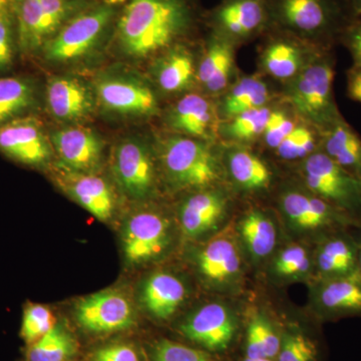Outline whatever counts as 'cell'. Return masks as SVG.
<instances>
[{
    "instance_id": "d4e9b609",
    "label": "cell",
    "mask_w": 361,
    "mask_h": 361,
    "mask_svg": "<svg viewBox=\"0 0 361 361\" xmlns=\"http://www.w3.org/2000/svg\"><path fill=\"white\" fill-rule=\"evenodd\" d=\"M198 65L193 52L186 45L178 44L163 52L154 66L157 85L166 94L186 92L196 82Z\"/></svg>"
},
{
    "instance_id": "277c9868",
    "label": "cell",
    "mask_w": 361,
    "mask_h": 361,
    "mask_svg": "<svg viewBox=\"0 0 361 361\" xmlns=\"http://www.w3.org/2000/svg\"><path fill=\"white\" fill-rule=\"evenodd\" d=\"M161 157L169 180L180 189H209L222 176L219 157L204 140L171 135L161 142Z\"/></svg>"
},
{
    "instance_id": "44dd1931",
    "label": "cell",
    "mask_w": 361,
    "mask_h": 361,
    "mask_svg": "<svg viewBox=\"0 0 361 361\" xmlns=\"http://www.w3.org/2000/svg\"><path fill=\"white\" fill-rule=\"evenodd\" d=\"M346 230L326 233L317 246L313 257L317 281L346 277L358 272L357 243Z\"/></svg>"
},
{
    "instance_id": "681fc988",
    "label": "cell",
    "mask_w": 361,
    "mask_h": 361,
    "mask_svg": "<svg viewBox=\"0 0 361 361\" xmlns=\"http://www.w3.org/2000/svg\"><path fill=\"white\" fill-rule=\"evenodd\" d=\"M241 361H276V360H269V358H249L243 356Z\"/></svg>"
},
{
    "instance_id": "4316f807",
    "label": "cell",
    "mask_w": 361,
    "mask_h": 361,
    "mask_svg": "<svg viewBox=\"0 0 361 361\" xmlns=\"http://www.w3.org/2000/svg\"><path fill=\"white\" fill-rule=\"evenodd\" d=\"M187 288L182 280L168 272H158L147 279L142 287V301L154 317H172L184 302Z\"/></svg>"
},
{
    "instance_id": "f546056e",
    "label": "cell",
    "mask_w": 361,
    "mask_h": 361,
    "mask_svg": "<svg viewBox=\"0 0 361 361\" xmlns=\"http://www.w3.org/2000/svg\"><path fill=\"white\" fill-rule=\"evenodd\" d=\"M226 167L233 182L245 191L267 189L272 182L273 173L267 163L244 147L228 149Z\"/></svg>"
},
{
    "instance_id": "ac0fdd59",
    "label": "cell",
    "mask_w": 361,
    "mask_h": 361,
    "mask_svg": "<svg viewBox=\"0 0 361 361\" xmlns=\"http://www.w3.org/2000/svg\"><path fill=\"white\" fill-rule=\"evenodd\" d=\"M49 139L63 167L71 172L92 174L101 165L104 142L94 130L66 128L52 133Z\"/></svg>"
},
{
    "instance_id": "4fadbf2b",
    "label": "cell",
    "mask_w": 361,
    "mask_h": 361,
    "mask_svg": "<svg viewBox=\"0 0 361 361\" xmlns=\"http://www.w3.org/2000/svg\"><path fill=\"white\" fill-rule=\"evenodd\" d=\"M113 168L118 185L132 198H147L155 191V164L149 147L142 140L129 137L118 142Z\"/></svg>"
},
{
    "instance_id": "30bf717a",
    "label": "cell",
    "mask_w": 361,
    "mask_h": 361,
    "mask_svg": "<svg viewBox=\"0 0 361 361\" xmlns=\"http://www.w3.org/2000/svg\"><path fill=\"white\" fill-rule=\"evenodd\" d=\"M280 210L292 227L300 231L329 233L361 226L350 217L306 189L286 190L280 195Z\"/></svg>"
},
{
    "instance_id": "4dcf8cb0",
    "label": "cell",
    "mask_w": 361,
    "mask_h": 361,
    "mask_svg": "<svg viewBox=\"0 0 361 361\" xmlns=\"http://www.w3.org/2000/svg\"><path fill=\"white\" fill-rule=\"evenodd\" d=\"M37 103V90L32 80L0 78V127L27 116Z\"/></svg>"
},
{
    "instance_id": "8fae6325",
    "label": "cell",
    "mask_w": 361,
    "mask_h": 361,
    "mask_svg": "<svg viewBox=\"0 0 361 361\" xmlns=\"http://www.w3.org/2000/svg\"><path fill=\"white\" fill-rule=\"evenodd\" d=\"M211 30L238 45L270 30L266 0H222L208 16Z\"/></svg>"
},
{
    "instance_id": "3957f363",
    "label": "cell",
    "mask_w": 361,
    "mask_h": 361,
    "mask_svg": "<svg viewBox=\"0 0 361 361\" xmlns=\"http://www.w3.org/2000/svg\"><path fill=\"white\" fill-rule=\"evenodd\" d=\"M336 61L322 49L303 71L285 84L284 101L301 122L324 133L343 118L334 97Z\"/></svg>"
},
{
    "instance_id": "f1b7e54d",
    "label": "cell",
    "mask_w": 361,
    "mask_h": 361,
    "mask_svg": "<svg viewBox=\"0 0 361 361\" xmlns=\"http://www.w3.org/2000/svg\"><path fill=\"white\" fill-rule=\"evenodd\" d=\"M320 149L337 165L361 179V137L344 118L323 133Z\"/></svg>"
},
{
    "instance_id": "d6a6232c",
    "label": "cell",
    "mask_w": 361,
    "mask_h": 361,
    "mask_svg": "<svg viewBox=\"0 0 361 361\" xmlns=\"http://www.w3.org/2000/svg\"><path fill=\"white\" fill-rule=\"evenodd\" d=\"M281 336L282 326L275 324L264 313H254L247 322L244 334L243 356L276 360Z\"/></svg>"
},
{
    "instance_id": "e575fe53",
    "label": "cell",
    "mask_w": 361,
    "mask_h": 361,
    "mask_svg": "<svg viewBox=\"0 0 361 361\" xmlns=\"http://www.w3.org/2000/svg\"><path fill=\"white\" fill-rule=\"evenodd\" d=\"M78 344L70 330L56 324L42 338L30 344L28 361H66L77 353Z\"/></svg>"
},
{
    "instance_id": "b9f144b4",
    "label": "cell",
    "mask_w": 361,
    "mask_h": 361,
    "mask_svg": "<svg viewBox=\"0 0 361 361\" xmlns=\"http://www.w3.org/2000/svg\"><path fill=\"white\" fill-rule=\"evenodd\" d=\"M297 118V116L293 118L289 115L288 111L272 108L264 133L261 137L266 147L275 151L285 137L298 125Z\"/></svg>"
},
{
    "instance_id": "d590c367",
    "label": "cell",
    "mask_w": 361,
    "mask_h": 361,
    "mask_svg": "<svg viewBox=\"0 0 361 361\" xmlns=\"http://www.w3.org/2000/svg\"><path fill=\"white\" fill-rule=\"evenodd\" d=\"M271 110L270 106H266L221 121L219 135L238 145L256 141L264 133Z\"/></svg>"
},
{
    "instance_id": "f6af8a7d",
    "label": "cell",
    "mask_w": 361,
    "mask_h": 361,
    "mask_svg": "<svg viewBox=\"0 0 361 361\" xmlns=\"http://www.w3.org/2000/svg\"><path fill=\"white\" fill-rule=\"evenodd\" d=\"M348 94L353 101L361 104V68L351 66L348 71Z\"/></svg>"
},
{
    "instance_id": "ffe728a7",
    "label": "cell",
    "mask_w": 361,
    "mask_h": 361,
    "mask_svg": "<svg viewBox=\"0 0 361 361\" xmlns=\"http://www.w3.org/2000/svg\"><path fill=\"white\" fill-rule=\"evenodd\" d=\"M316 313L320 319L336 320L349 316H361V275L316 282Z\"/></svg>"
},
{
    "instance_id": "5bb4252c",
    "label": "cell",
    "mask_w": 361,
    "mask_h": 361,
    "mask_svg": "<svg viewBox=\"0 0 361 361\" xmlns=\"http://www.w3.org/2000/svg\"><path fill=\"white\" fill-rule=\"evenodd\" d=\"M75 318L87 331L111 334L132 327L135 311L129 298L122 292L106 290L78 301Z\"/></svg>"
},
{
    "instance_id": "484cf974",
    "label": "cell",
    "mask_w": 361,
    "mask_h": 361,
    "mask_svg": "<svg viewBox=\"0 0 361 361\" xmlns=\"http://www.w3.org/2000/svg\"><path fill=\"white\" fill-rule=\"evenodd\" d=\"M221 96L218 113L221 121H226L243 111L270 106L273 94L260 75H252L239 78Z\"/></svg>"
},
{
    "instance_id": "f35d334b",
    "label": "cell",
    "mask_w": 361,
    "mask_h": 361,
    "mask_svg": "<svg viewBox=\"0 0 361 361\" xmlns=\"http://www.w3.org/2000/svg\"><path fill=\"white\" fill-rule=\"evenodd\" d=\"M54 325V315L47 306L27 304L23 310L21 337L30 345L42 338Z\"/></svg>"
},
{
    "instance_id": "6da1fadb",
    "label": "cell",
    "mask_w": 361,
    "mask_h": 361,
    "mask_svg": "<svg viewBox=\"0 0 361 361\" xmlns=\"http://www.w3.org/2000/svg\"><path fill=\"white\" fill-rule=\"evenodd\" d=\"M195 21L191 0H129L116 25V42L129 58H149L180 44Z\"/></svg>"
},
{
    "instance_id": "9c48e42d",
    "label": "cell",
    "mask_w": 361,
    "mask_h": 361,
    "mask_svg": "<svg viewBox=\"0 0 361 361\" xmlns=\"http://www.w3.org/2000/svg\"><path fill=\"white\" fill-rule=\"evenodd\" d=\"M185 338L196 344L197 348L219 356L228 353L238 339V318L224 304H206L188 316L180 325Z\"/></svg>"
},
{
    "instance_id": "60d3db41",
    "label": "cell",
    "mask_w": 361,
    "mask_h": 361,
    "mask_svg": "<svg viewBox=\"0 0 361 361\" xmlns=\"http://www.w3.org/2000/svg\"><path fill=\"white\" fill-rule=\"evenodd\" d=\"M18 49L13 6L0 13V73L13 68Z\"/></svg>"
},
{
    "instance_id": "ab89813d",
    "label": "cell",
    "mask_w": 361,
    "mask_h": 361,
    "mask_svg": "<svg viewBox=\"0 0 361 361\" xmlns=\"http://www.w3.org/2000/svg\"><path fill=\"white\" fill-rule=\"evenodd\" d=\"M152 361H220L217 355L168 339L157 342Z\"/></svg>"
},
{
    "instance_id": "836d02e7",
    "label": "cell",
    "mask_w": 361,
    "mask_h": 361,
    "mask_svg": "<svg viewBox=\"0 0 361 361\" xmlns=\"http://www.w3.org/2000/svg\"><path fill=\"white\" fill-rule=\"evenodd\" d=\"M276 361H322V345L314 334L302 325L287 323L282 326Z\"/></svg>"
},
{
    "instance_id": "9a60e30c",
    "label": "cell",
    "mask_w": 361,
    "mask_h": 361,
    "mask_svg": "<svg viewBox=\"0 0 361 361\" xmlns=\"http://www.w3.org/2000/svg\"><path fill=\"white\" fill-rule=\"evenodd\" d=\"M0 152L23 165L42 167L51 160L52 146L42 123L27 116L0 127Z\"/></svg>"
},
{
    "instance_id": "74e56055",
    "label": "cell",
    "mask_w": 361,
    "mask_h": 361,
    "mask_svg": "<svg viewBox=\"0 0 361 361\" xmlns=\"http://www.w3.org/2000/svg\"><path fill=\"white\" fill-rule=\"evenodd\" d=\"M314 271L313 257L305 247L292 244L279 252L273 261L272 272L281 280H300Z\"/></svg>"
},
{
    "instance_id": "603a6c76",
    "label": "cell",
    "mask_w": 361,
    "mask_h": 361,
    "mask_svg": "<svg viewBox=\"0 0 361 361\" xmlns=\"http://www.w3.org/2000/svg\"><path fill=\"white\" fill-rule=\"evenodd\" d=\"M228 206L229 200L220 190H201L191 195L180 209L183 233L190 238H196L210 231L225 217Z\"/></svg>"
},
{
    "instance_id": "7c38bea8",
    "label": "cell",
    "mask_w": 361,
    "mask_h": 361,
    "mask_svg": "<svg viewBox=\"0 0 361 361\" xmlns=\"http://www.w3.org/2000/svg\"><path fill=\"white\" fill-rule=\"evenodd\" d=\"M264 35L259 66L266 77L284 85L296 78L317 52L324 49L276 30H269Z\"/></svg>"
},
{
    "instance_id": "5b68a950",
    "label": "cell",
    "mask_w": 361,
    "mask_h": 361,
    "mask_svg": "<svg viewBox=\"0 0 361 361\" xmlns=\"http://www.w3.org/2000/svg\"><path fill=\"white\" fill-rule=\"evenodd\" d=\"M115 16L111 4L80 9L42 47L40 51L45 61L70 63L90 56L103 42Z\"/></svg>"
},
{
    "instance_id": "1f68e13d",
    "label": "cell",
    "mask_w": 361,
    "mask_h": 361,
    "mask_svg": "<svg viewBox=\"0 0 361 361\" xmlns=\"http://www.w3.org/2000/svg\"><path fill=\"white\" fill-rule=\"evenodd\" d=\"M238 229L244 247L256 262L267 258L276 247V226L262 211L247 213L240 221Z\"/></svg>"
},
{
    "instance_id": "e0dca14e",
    "label": "cell",
    "mask_w": 361,
    "mask_h": 361,
    "mask_svg": "<svg viewBox=\"0 0 361 361\" xmlns=\"http://www.w3.org/2000/svg\"><path fill=\"white\" fill-rule=\"evenodd\" d=\"M167 123L176 134L211 142L219 135L217 104L204 94H185L169 111Z\"/></svg>"
},
{
    "instance_id": "cb8c5ba5",
    "label": "cell",
    "mask_w": 361,
    "mask_h": 361,
    "mask_svg": "<svg viewBox=\"0 0 361 361\" xmlns=\"http://www.w3.org/2000/svg\"><path fill=\"white\" fill-rule=\"evenodd\" d=\"M202 276L216 286H227L241 275V258L236 243L229 237H218L207 244L197 257Z\"/></svg>"
},
{
    "instance_id": "2e32d148",
    "label": "cell",
    "mask_w": 361,
    "mask_h": 361,
    "mask_svg": "<svg viewBox=\"0 0 361 361\" xmlns=\"http://www.w3.org/2000/svg\"><path fill=\"white\" fill-rule=\"evenodd\" d=\"M170 240V225L163 216L156 212L137 213L123 230V252L130 262H147L161 255Z\"/></svg>"
},
{
    "instance_id": "8d00e7d4",
    "label": "cell",
    "mask_w": 361,
    "mask_h": 361,
    "mask_svg": "<svg viewBox=\"0 0 361 361\" xmlns=\"http://www.w3.org/2000/svg\"><path fill=\"white\" fill-rule=\"evenodd\" d=\"M322 135L312 126L299 123L277 147L275 154L284 161H303L320 149Z\"/></svg>"
},
{
    "instance_id": "7402d4cb",
    "label": "cell",
    "mask_w": 361,
    "mask_h": 361,
    "mask_svg": "<svg viewBox=\"0 0 361 361\" xmlns=\"http://www.w3.org/2000/svg\"><path fill=\"white\" fill-rule=\"evenodd\" d=\"M235 47L229 40L211 33L197 68L196 82L207 96L223 94L231 85L235 71Z\"/></svg>"
},
{
    "instance_id": "7a4b0ae2",
    "label": "cell",
    "mask_w": 361,
    "mask_h": 361,
    "mask_svg": "<svg viewBox=\"0 0 361 361\" xmlns=\"http://www.w3.org/2000/svg\"><path fill=\"white\" fill-rule=\"evenodd\" d=\"M270 30L288 33L319 49L341 42L355 16L348 0H266Z\"/></svg>"
},
{
    "instance_id": "bcb514c9",
    "label": "cell",
    "mask_w": 361,
    "mask_h": 361,
    "mask_svg": "<svg viewBox=\"0 0 361 361\" xmlns=\"http://www.w3.org/2000/svg\"><path fill=\"white\" fill-rule=\"evenodd\" d=\"M348 1L355 18L361 16V0H348Z\"/></svg>"
},
{
    "instance_id": "ba28073f",
    "label": "cell",
    "mask_w": 361,
    "mask_h": 361,
    "mask_svg": "<svg viewBox=\"0 0 361 361\" xmlns=\"http://www.w3.org/2000/svg\"><path fill=\"white\" fill-rule=\"evenodd\" d=\"M96 99L103 110L125 118H147L158 113L159 102L151 85L134 73L109 71L97 78Z\"/></svg>"
},
{
    "instance_id": "83f0119b",
    "label": "cell",
    "mask_w": 361,
    "mask_h": 361,
    "mask_svg": "<svg viewBox=\"0 0 361 361\" xmlns=\"http://www.w3.org/2000/svg\"><path fill=\"white\" fill-rule=\"evenodd\" d=\"M68 193L97 219H110L115 209V198L110 185L92 174L71 172L65 180Z\"/></svg>"
},
{
    "instance_id": "ee69618b",
    "label": "cell",
    "mask_w": 361,
    "mask_h": 361,
    "mask_svg": "<svg viewBox=\"0 0 361 361\" xmlns=\"http://www.w3.org/2000/svg\"><path fill=\"white\" fill-rule=\"evenodd\" d=\"M341 42L351 54L353 66L361 68V16L351 21L342 35Z\"/></svg>"
},
{
    "instance_id": "7dc6e473",
    "label": "cell",
    "mask_w": 361,
    "mask_h": 361,
    "mask_svg": "<svg viewBox=\"0 0 361 361\" xmlns=\"http://www.w3.org/2000/svg\"><path fill=\"white\" fill-rule=\"evenodd\" d=\"M356 243H357L358 272H360V274L361 275V231L358 238H356Z\"/></svg>"
},
{
    "instance_id": "d6986e66",
    "label": "cell",
    "mask_w": 361,
    "mask_h": 361,
    "mask_svg": "<svg viewBox=\"0 0 361 361\" xmlns=\"http://www.w3.org/2000/svg\"><path fill=\"white\" fill-rule=\"evenodd\" d=\"M47 104L51 115L59 122L75 123L92 115L96 97L82 80L61 75L49 80Z\"/></svg>"
},
{
    "instance_id": "c3c4849f",
    "label": "cell",
    "mask_w": 361,
    "mask_h": 361,
    "mask_svg": "<svg viewBox=\"0 0 361 361\" xmlns=\"http://www.w3.org/2000/svg\"><path fill=\"white\" fill-rule=\"evenodd\" d=\"M11 6H13V0H0V13Z\"/></svg>"
},
{
    "instance_id": "8992f818",
    "label": "cell",
    "mask_w": 361,
    "mask_h": 361,
    "mask_svg": "<svg viewBox=\"0 0 361 361\" xmlns=\"http://www.w3.org/2000/svg\"><path fill=\"white\" fill-rule=\"evenodd\" d=\"M304 187L350 217L361 221V179L318 149L300 166Z\"/></svg>"
},
{
    "instance_id": "7bdbcfd3",
    "label": "cell",
    "mask_w": 361,
    "mask_h": 361,
    "mask_svg": "<svg viewBox=\"0 0 361 361\" xmlns=\"http://www.w3.org/2000/svg\"><path fill=\"white\" fill-rule=\"evenodd\" d=\"M92 361H141L139 353L127 344H111L97 349Z\"/></svg>"
},
{
    "instance_id": "52a82bcc",
    "label": "cell",
    "mask_w": 361,
    "mask_h": 361,
    "mask_svg": "<svg viewBox=\"0 0 361 361\" xmlns=\"http://www.w3.org/2000/svg\"><path fill=\"white\" fill-rule=\"evenodd\" d=\"M80 0H13L18 49L32 54L82 8Z\"/></svg>"
}]
</instances>
